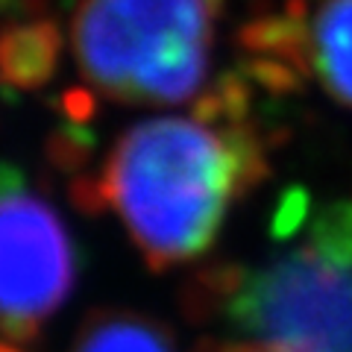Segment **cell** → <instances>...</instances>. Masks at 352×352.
<instances>
[{
    "label": "cell",
    "instance_id": "cell-1",
    "mask_svg": "<svg viewBox=\"0 0 352 352\" xmlns=\"http://www.w3.org/2000/svg\"><path fill=\"white\" fill-rule=\"evenodd\" d=\"M244 74L214 80L191 118H150L115 141L100 179L150 270L206 256L229 212L267 176V144Z\"/></svg>",
    "mask_w": 352,
    "mask_h": 352
},
{
    "label": "cell",
    "instance_id": "cell-2",
    "mask_svg": "<svg viewBox=\"0 0 352 352\" xmlns=\"http://www.w3.org/2000/svg\"><path fill=\"white\" fill-rule=\"evenodd\" d=\"M288 244L258 264H206L179 291L191 323L226 335L191 352H352V197L311 208L291 194L276 214Z\"/></svg>",
    "mask_w": 352,
    "mask_h": 352
},
{
    "label": "cell",
    "instance_id": "cell-3",
    "mask_svg": "<svg viewBox=\"0 0 352 352\" xmlns=\"http://www.w3.org/2000/svg\"><path fill=\"white\" fill-rule=\"evenodd\" d=\"M226 0H80L74 59L94 94L179 106L206 91Z\"/></svg>",
    "mask_w": 352,
    "mask_h": 352
},
{
    "label": "cell",
    "instance_id": "cell-4",
    "mask_svg": "<svg viewBox=\"0 0 352 352\" xmlns=\"http://www.w3.org/2000/svg\"><path fill=\"white\" fill-rule=\"evenodd\" d=\"M74 285L76 247L59 212L24 182L0 188V332L36 340Z\"/></svg>",
    "mask_w": 352,
    "mask_h": 352
},
{
    "label": "cell",
    "instance_id": "cell-5",
    "mask_svg": "<svg viewBox=\"0 0 352 352\" xmlns=\"http://www.w3.org/2000/svg\"><path fill=\"white\" fill-rule=\"evenodd\" d=\"M238 44L258 85L294 91L314 80L352 109V0H285L252 15Z\"/></svg>",
    "mask_w": 352,
    "mask_h": 352
},
{
    "label": "cell",
    "instance_id": "cell-6",
    "mask_svg": "<svg viewBox=\"0 0 352 352\" xmlns=\"http://www.w3.org/2000/svg\"><path fill=\"white\" fill-rule=\"evenodd\" d=\"M62 59V30L56 21H9L0 27V85L38 91L56 76Z\"/></svg>",
    "mask_w": 352,
    "mask_h": 352
},
{
    "label": "cell",
    "instance_id": "cell-7",
    "mask_svg": "<svg viewBox=\"0 0 352 352\" xmlns=\"http://www.w3.org/2000/svg\"><path fill=\"white\" fill-rule=\"evenodd\" d=\"M68 352H179V346L156 317L129 308H100L80 323Z\"/></svg>",
    "mask_w": 352,
    "mask_h": 352
},
{
    "label": "cell",
    "instance_id": "cell-8",
    "mask_svg": "<svg viewBox=\"0 0 352 352\" xmlns=\"http://www.w3.org/2000/svg\"><path fill=\"white\" fill-rule=\"evenodd\" d=\"M94 150H97L94 132L80 124L56 126L44 138V159L59 173H80L91 162Z\"/></svg>",
    "mask_w": 352,
    "mask_h": 352
},
{
    "label": "cell",
    "instance_id": "cell-9",
    "mask_svg": "<svg viewBox=\"0 0 352 352\" xmlns=\"http://www.w3.org/2000/svg\"><path fill=\"white\" fill-rule=\"evenodd\" d=\"M68 200L76 212H82L88 217H100L109 212V197H106L100 173H76L68 182Z\"/></svg>",
    "mask_w": 352,
    "mask_h": 352
},
{
    "label": "cell",
    "instance_id": "cell-10",
    "mask_svg": "<svg viewBox=\"0 0 352 352\" xmlns=\"http://www.w3.org/2000/svg\"><path fill=\"white\" fill-rule=\"evenodd\" d=\"M59 112L68 124H80L85 126L88 120L97 115V94L91 88H65L59 94Z\"/></svg>",
    "mask_w": 352,
    "mask_h": 352
},
{
    "label": "cell",
    "instance_id": "cell-11",
    "mask_svg": "<svg viewBox=\"0 0 352 352\" xmlns=\"http://www.w3.org/2000/svg\"><path fill=\"white\" fill-rule=\"evenodd\" d=\"M50 9V0H0V15L12 21H38Z\"/></svg>",
    "mask_w": 352,
    "mask_h": 352
},
{
    "label": "cell",
    "instance_id": "cell-12",
    "mask_svg": "<svg viewBox=\"0 0 352 352\" xmlns=\"http://www.w3.org/2000/svg\"><path fill=\"white\" fill-rule=\"evenodd\" d=\"M0 352H21V349H15V346H9L6 340H0Z\"/></svg>",
    "mask_w": 352,
    "mask_h": 352
}]
</instances>
